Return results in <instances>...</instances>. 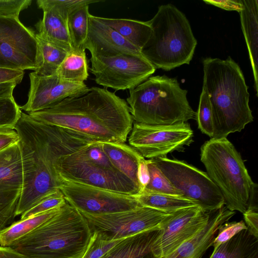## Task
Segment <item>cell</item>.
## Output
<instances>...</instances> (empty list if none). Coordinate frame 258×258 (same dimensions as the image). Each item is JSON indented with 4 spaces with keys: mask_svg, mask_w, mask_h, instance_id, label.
Returning a JSON list of instances; mask_svg holds the SVG:
<instances>
[{
    "mask_svg": "<svg viewBox=\"0 0 258 258\" xmlns=\"http://www.w3.org/2000/svg\"><path fill=\"white\" fill-rule=\"evenodd\" d=\"M139 204L167 214L198 205L195 201L183 196L164 194L144 189L134 196Z\"/></svg>",
    "mask_w": 258,
    "mask_h": 258,
    "instance_id": "obj_26",
    "label": "cell"
},
{
    "mask_svg": "<svg viewBox=\"0 0 258 258\" xmlns=\"http://www.w3.org/2000/svg\"><path fill=\"white\" fill-rule=\"evenodd\" d=\"M59 189L66 201L82 214L99 215L142 206L134 196L62 180Z\"/></svg>",
    "mask_w": 258,
    "mask_h": 258,
    "instance_id": "obj_14",
    "label": "cell"
},
{
    "mask_svg": "<svg viewBox=\"0 0 258 258\" xmlns=\"http://www.w3.org/2000/svg\"><path fill=\"white\" fill-rule=\"evenodd\" d=\"M0 258H27L10 246L0 245Z\"/></svg>",
    "mask_w": 258,
    "mask_h": 258,
    "instance_id": "obj_43",
    "label": "cell"
},
{
    "mask_svg": "<svg viewBox=\"0 0 258 258\" xmlns=\"http://www.w3.org/2000/svg\"><path fill=\"white\" fill-rule=\"evenodd\" d=\"M90 71L95 82L115 91L131 90L148 79L156 68L142 54H121L91 57Z\"/></svg>",
    "mask_w": 258,
    "mask_h": 258,
    "instance_id": "obj_12",
    "label": "cell"
},
{
    "mask_svg": "<svg viewBox=\"0 0 258 258\" xmlns=\"http://www.w3.org/2000/svg\"><path fill=\"white\" fill-rule=\"evenodd\" d=\"M66 202L62 192L59 189H58L43 198L35 205L22 214L20 220L62 206Z\"/></svg>",
    "mask_w": 258,
    "mask_h": 258,
    "instance_id": "obj_35",
    "label": "cell"
},
{
    "mask_svg": "<svg viewBox=\"0 0 258 258\" xmlns=\"http://www.w3.org/2000/svg\"><path fill=\"white\" fill-rule=\"evenodd\" d=\"M196 120L201 131L212 138L214 129L212 108L208 96L203 90L196 112Z\"/></svg>",
    "mask_w": 258,
    "mask_h": 258,
    "instance_id": "obj_34",
    "label": "cell"
},
{
    "mask_svg": "<svg viewBox=\"0 0 258 258\" xmlns=\"http://www.w3.org/2000/svg\"><path fill=\"white\" fill-rule=\"evenodd\" d=\"M161 227L123 238L100 258H157L152 246Z\"/></svg>",
    "mask_w": 258,
    "mask_h": 258,
    "instance_id": "obj_20",
    "label": "cell"
},
{
    "mask_svg": "<svg viewBox=\"0 0 258 258\" xmlns=\"http://www.w3.org/2000/svg\"><path fill=\"white\" fill-rule=\"evenodd\" d=\"M100 144L113 165L141 188L138 171L139 164L144 158L134 148L125 143L100 142Z\"/></svg>",
    "mask_w": 258,
    "mask_h": 258,
    "instance_id": "obj_22",
    "label": "cell"
},
{
    "mask_svg": "<svg viewBox=\"0 0 258 258\" xmlns=\"http://www.w3.org/2000/svg\"><path fill=\"white\" fill-rule=\"evenodd\" d=\"M63 205L13 223L0 232V245L11 246L57 214Z\"/></svg>",
    "mask_w": 258,
    "mask_h": 258,
    "instance_id": "obj_27",
    "label": "cell"
},
{
    "mask_svg": "<svg viewBox=\"0 0 258 258\" xmlns=\"http://www.w3.org/2000/svg\"><path fill=\"white\" fill-rule=\"evenodd\" d=\"M88 62L85 49L73 48L68 52L56 74L65 81L84 83L89 77Z\"/></svg>",
    "mask_w": 258,
    "mask_h": 258,
    "instance_id": "obj_28",
    "label": "cell"
},
{
    "mask_svg": "<svg viewBox=\"0 0 258 258\" xmlns=\"http://www.w3.org/2000/svg\"><path fill=\"white\" fill-rule=\"evenodd\" d=\"M210 213L196 205L171 214L153 244L155 255L164 258L191 239L207 225Z\"/></svg>",
    "mask_w": 258,
    "mask_h": 258,
    "instance_id": "obj_15",
    "label": "cell"
},
{
    "mask_svg": "<svg viewBox=\"0 0 258 258\" xmlns=\"http://www.w3.org/2000/svg\"><path fill=\"white\" fill-rule=\"evenodd\" d=\"M171 214L141 206L129 211L110 214L82 215L87 221L92 232L99 233L106 240H113L162 227Z\"/></svg>",
    "mask_w": 258,
    "mask_h": 258,
    "instance_id": "obj_13",
    "label": "cell"
},
{
    "mask_svg": "<svg viewBox=\"0 0 258 258\" xmlns=\"http://www.w3.org/2000/svg\"><path fill=\"white\" fill-rule=\"evenodd\" d=\"M258 209L257 206L248 207L243 213L244 222L247 229L255 237L258 238Z\"/></svg>",
    "mask_w": 258,
    "mask_h": 258,
    "instance_id": "obj_39",
    "label": "cell"
},
{
    "mask_svg": "<svg viewBox=\"0 0 258 258\" xmlns=\"http://www.w3.org/2000/svg\"><path fill=\"white\" fill-rule=\"evenodd\" d=\"M148 22L152 31L142 54L165 71L189 64L197 41L184 14L171 4L163 5Z\"/></svg>",
    "mask_w": 258,
    "mask_h": 258,
    "instance_id": "obj_7",
    "label": "cell"
},
{
    "mask_svg": "<svg viewBox=\"0 0 258 258\" xmlns=\"http://www.w3.org/2000/svg\"><path fill=\"white\" fill-rule=\"evenodd\" d=\"M29 78L27 101L20 106L28 113L51 108L67 98L83 95L90 90L85 83L65 81L56 74L40 76L33 72Z\"/></svg>",
    "mask_w": 258,
    "mask_h": 258,
    "instance_id": "obj_17",
    "label": "cell"
},
{
    "mask_svg": "<svg viewBox=\"0 0 258 258\" xmlns=\"http://www.w3.org/2000/svg\"><path fill=\"white\" fill-rule=\"evenodd\" d=\"M101 22L112 28L140 50L149 40L152 28L148 21L128 19L107 18L96 16Z\"/></svg>",
    "mask_w": 258,
    "mask_h": 258,
    "instance_id": "obj_25",
    "label": "cell"
},
{
    "mask_svg": "<svg viewBox=\"0 0 258 258\" xmlns=\"http://www.w3.org/2000/svg\"><path fill=\"white\" fill-rule=\"evenodd\" d=\"M23 186L18 142L0 151V232L12 223Z\"/></svg>",
    "mask_w": 258,
    "mask_h": 258,
    "instance_id": "obj_16",
    "label": "cell"
},
{
    "mask_svg": "<svg viewBox=\"0 0 258 258\" xmlns=\"http://www.w3.org/2000/svg\"><path fill=\"white\" fill-rule=\"evenodd\" d=\"M36 37L38 42L41 66L34 72L40 76H50L56 74L57 69L68 52L41 38L37 35Z\"/></svg>",
    "mask_w": 258,
    "mask_h": 258,
    "instance_id": "obj_29",
    "label": "cell"
},
{
    "mask_svg": "<svg viewBox=\"0 0 258 258\" xmlns=\"http://www.w3.org/2000/svg\"><path fill=\"white\" fill-rule=\"evenodd\" d=\"M43 17L35 25L36 35L67 52L72 50L67 22L50 11H43Z\"/></svg>",
    "mask_w": 258,
    "mask_h": 258,
    "instance_id": "obj_23",
    "label": "cell"
},
{
    "mask_svg": "<svg viewBox=\"0 0 258 258\" xmlns=\"http://www.w3.org/2000/svg\"><path fill=\"white\" fill-rule=\"evenodd\" d=\"M204 90L212 111L213 139L241 132L253 120L248 87L239 65L228 56L203 59Z\"/></svg>",
    "mask_w": 258,
    "mask_h": 258,
    "instance_id": "obj_3",
    "label": "cell"
},
{
    "mask_svg": "<svg viewBox=\"0 0 258 258\" xmlns=\"http://www.w3.org/2000/svg\"><path fill=\"white\" fill-rule=\"evenodd\" d=\"M89 6L76 9L68 17L67 26L73 48L82 46L88 30Z\"/></svg>",
    "mask_w": 258,
    "mask_h": 258,
    "instance_id": "obj_30",
    "label": "cell"
},
{
    "mask_svg": "<svg viewBox=\"0 0 258 258\" xmlns=\"http://www.w3.org/2000/svg\"><path fill=\"white\" fill-rule=\"evenodd\" d=\"M147 160L150 173V181L144 189L164 194L183 196L182 194L171 184L152 159Z\"/></svg>",
    "mask_w": 258,
    "mask_h": 258,
    "instance_id": "obj_32",
    "label": "cell"
},
{
    "mask_svg": "<svg viewBox=\"0 0 258 258\" xmlns=\"http://www.w3.org/2000/svg\"><path fill=\"white\" fill-rule=\"evenodd\" d=\"M28 114L43 123L101 143H124L134 121L124 99L97 87L51 108Z\"/></svg>",
    "mask_w": 258,
    "mask_h": 258,
    "instance_id": "obj_2",
    "label": "cell"
},
{
    "mask_svg": "<svg viewBox=\"0 0 258 258\" xmlns=\"http://www.w3.org/2000/svg\"><path fill=\"white\" fill-rule=\"evenodd\" d=\"M138 178L143 190L148 184L150 181V173L147 165V160L145 158L143 159L139 164Z\"/></svg>",
    "mask_w": 258,
    "mask_h": 258,
    "instance_id": "obj_42",
    "label": "cell"
},
{
    "mask_svg": "<svg viewBox=\"0 0 258 258\" xmlns=\"http://www.w3.org/2000/svg\"><path fill=\"white\" fill-rule=\"evenodd\" d=\"M247 229V226L243 220L238 222H226L223 223L218 229L214 239L212 245L214 247L213 249L229 240L242 230Z\"/></svg>",
    "mask_w": 258,
    "mask_h": 258,
    "instance_id": "obj_37",
    "label": "cell"
},
{
    "mask_svg": "<svg viewBox=\"0 0 258 258\" xmlns=\"http://www.w3.org/2000/svg\"><path fill=\"white\" fill-rule=\"evenodd\" d=\"M18 141L19 136L14 129H0V151Z\"/></svg>",
    "mask_w": 258,
    "mask_h": 258,
    "instance_id": "obj_40",
    "label": "cell"
},
{
    "mask_svg": "<svg viewBox=\"0 0 258 258\" xmlns=\"http://www.w3.org/2000/svg\"><path fill=\"white\" fill-rule=\"evenodd\" d=\"M92 235L85 218L67 202L57 214L10 247L27 258H81Z\"/></svg>",
    "mask_w": 258,
    "mask_h": 258,
    "instance_id": "obj_4",
    "label": "cell"
},
{
    "mask_svg": "<svg viewBox=\"0 0 258 258\" xmlns=\"http://www.w3.org/2000/svg\"><path fill=\"white\" fill-rule=\"evenodd\" d=\"M128 138L130 146L144 158L166 157L175 151H183L193 142L194 132L187 122L153 125L133 123Z\"/></svg>",
    "mask_w": 258,
    "mask_h": 258,
    "instance_id": "obj_11",
    "label": "cell"
},
{
    "mask_svg": "<svg viewBox=\"0 0 258 258\" xmlns=\"http://www.w3.org/2000/svg\"><path fill=\"white\" fill-rule=\"evenodd\" d=\"M235 214L225 206L210 213L209 222L199 233L164 258H203L212 246L218 229Z\"/></svg>",
    "mask_w": 258,
    "mask_h": 258,
    "instance_id": "obj_19",
    "label": "cell"
},
{
    "mask_svg": "<svg viewBox=\"0 0 258 258\" xmlns=\"http://www.w3.org/2000/svg\"><path fill=\"white\" fill-rule=\"evenodd\" d=\"M121 240H106L99 233L92 232L89 243L81 258H100Z\"/></svg>",
    "mask_w": 258,
    "mask_h": 258,
    "instance_id": "obj_36",
    "label": "cell"
},
{
    "mask_svg": "<svg viewBox=\"0 0 258 258\" xmlns=\"http://www.w3.org/2000/svg\"><path fill=\"white\" fill-rule=\"evenodd\" d=\"M31 0H0V15L19 18L21 11L27 9Z\"/></svg>",
    "mask_w": 258,
    "mask_h": 258,
    "instance_id": "obj_38",
    "label": "cell"
},
{
    "mask_svg": "<svg viewBox=\"0 0 258 258\" xmlns=\"http://www.w3.org/2000/svg\"><path fill=\"white\" fill-rule=\"evenodd\" d=\"M104 2L99 0H37L38 8L43 11H50L67 22L69 14L82 6Z\"/></svg>",
    "mask_w": 258,
    "mask_h": 258,
    "instance_id": "obj_31",
    "label": "cell"
},
{
    "mask_svg": "<svg viewBox=\"0 0 258 258\" xmlns=\"http://www.w3.org/2000/svg\"><path fill=\"white\" fill-rule=\"evenodd\" d=\"M209 258H258V238L243 230L213 249Z\"/></svg>",
    "mask_w": 258,
    "mask_h": 258,
    "instance_id": "obj_24",
    "label": "cell"
},
{
    "mask_svg": "<svg viewBox=\"0 0 258 258\" xmlns=\"http://www.w3.org/2000/svg\"><path fill=\"white\" fill-rule=\"evenodd\" d=\"M207 4L216 6L221 9L229 11H236L238 12L242 9L241 0L226 1H204Z\"/></svg>",
    "mask_w": 258,
    "mask_h": 258,
    "instance_id": "obj_41",
    "label": "cell"
},
{
    "mask_svg": "<svg viewBox=\"0 0 258 258\" xmlns=\"http://www.w3.org/2000/svg\"><path fill=\"white\" fill-rule=\"evenodd\" d=\"M15 130L19 136L23 186L16 215H22L59 189L58 158L95 142L64 128L41 122L21 112Z\"/></svg>",
    "mask_w": 258,
    "mask_h": 258,
    "instance_id": "obj_1",
    "label": "cell"
},
{
    "mask_svg": "<svg viewBox=\"0 0 258 258\" xmlns=\"http://www.w3.org/2000/svg\"><path fill=\"white\" fill-rule=\"evenodd\" d=\"M17 84L14 82L0 84V98L12 96L14 89Z\"/></svg>",
    "mask_w": 258,
    "mask_h": 258,
    "instance_id": "obj_44",
    "label": "cell"
},
{
    "mask_svg": "<svg viewBox=\"0 0 258 258\" xmlns=\"http://www.w3.org/2000/svg\"><path fill=\"white\" fill-rule=\"evenodd\" d=\"M129 92L126 101L136 122L166 125L196 119L187 91L180 87L176 78L150 77Z\"/></svg>",
    "mask_w": 258,
    "mask_h": 258,
    "instance_id": "obj_6",
    "label": "cell"
},
{
    "mask_svg": "<svg viewBox=\"0 0 258 258\" xmlns=\"http://www.w3.org/2000/svg\"><path fill=\"white\" fill-rule=\"evenodd\" d=\"M91 57H112L121 54H142L141 50L111 27L89 14L88 30L82 46Z\"/></svg>",
    "mask_w": 258,
    "mask_h": 258,
    "instance_id": "obj_18",
    "label": "cell"
},
{
    "mask_svg": "<svg viewBox=\"0 0 258 258\" xmlns=\"http://www.w3.org/2000/svg\"><path fill=\"white\" fill-rule=\"evenodd\" d=\"M151 159L184 197L195 201L204 211L214 212L224 206L222 194L206 172L167 157Z\"/></svg>",
    "mask_w": 258,
    "mask_h": 258,
    "instance_id": "obj_9",
    "label": "cell"
},
{
    "mask_svg": "<svg viewBox=\"0 0 258 258\" xmlns=\"http://www.w3.org/2000/svg\"><path fill=\"white\" fill-rule=\"evenodd\" d=\"M36 33L19 18L0 15V68L36 71L41 60Z\"/></svg>",
    "mask_w": 258,
    "mask_h": 258,
    "instance_id": "obj_10",
    "label": "cell"
},
{
    "mask_svg": "<svg viewBox=\"0 0 258 258\" xmlns=\"http://www.w3.org/2000/svg\"><path fill=\"white\" fill-rule=\"evenodd\" d=\"M242 9L239 12L242 30L251 64L256 96L258 93V1L241 0Z\"/></svg>",
    "mask_w": 258,
    "mask_h": 258,
    "instance_id": "obj_21",
    "label": "cell"
},
{
    "mask_svg": "<svg viewBox=\"0 0 258 258\" xmlns=\"http://www.w3.org/2000/svg\"><path fill=\"white\" fill-rule=\"evenodd\" d=\"M201 161L222 194L227 209L243 214L255 206L257 185L251 179L240 153L227 138H211L201 148Z\"/></svg>",
    "mask_w": 258,
    "mask_h": 258,
    "instance_id": "obj_5",
    "label": "cell"
},
{
    "mask_svg": "<svg viewBox=\"0 0 258 258\" xmlns=\"http://www.w3.org/2000/svg\"><path fill=\"white\" fill-rule=\"evenodd\" d=\"M22 110L13 96L0 98V129H14Z\"/></svg>",
    "mask_w": 258,
    "mask_h": 258,
    "instance_id": "obj_33",
    "label": "cell"
},
{
    "mask_svg": "<svg viewBox=\"0 0 258 258\" xmlns=\"http://www.w3.org/2000/svg\"><path fill=\"white\" fill-rule=\"evenodd\" d=\"M84 147L56 160L55 170L62 180L132 196L142 191L140 186L120 171L107 169L90 160Z\"/></svg>",
    "mask_w": 258,
    "mask_h": 258,
    "instance_id": "obj_8",
    "label": "cell"
}]
</instances>
